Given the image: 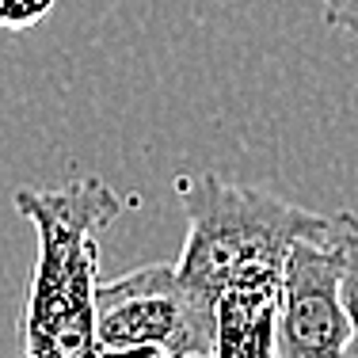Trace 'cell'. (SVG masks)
Segmentation results:
<instances>
[{
    "label": "cell",
    "mask_w": 358,
    "mask_h": 358,
    "mask_svg": "<svg viewBox=\"0 0 358 358\" xmlns=\"http://www.w3.org/2000/svg\"><path fill=\"white\" fill-rule=\"evenodd\" d=\"M15 214L38 233V259L23 309V355L96 358L99 233L126 210V199L96 176L65 187H20Z\"/></svg>",
    "instance_id": "1"
},
{
    "label": "cell",
    "mask_w": 358,
    "mask_h": 358,
    "mask_svg": "<svg viewBox=\"0 0 358 358\" xmlns=\"http://www.w3.org/2000/svg\"><path fill=\"white\" fill-rule=\"evenodd\" d=\"M179 202L187 241L176 267L210 297H221L248 275H282L297 241H324L331 229V217L210 172L179 179Z\"/></svg>",
    "instance_id": "2"
},
{
    "label": "cell",
    "mask_w": 358,
    "mask_h": 358,
    "mask_svg": "<svg viewBox=\"0 0 358 358\" xmlns=\"http://www.w3.org/2000/svg\"><path fill=\"white\" fill-rule=\"evenodd\" d=\"M99 347L160 343L176 358H210L217 339V297L187 282L176 263H149L96 286Z\"/></svg>",
    "instance_id": "3"
},
{
    "label": "cell",
    "mask_w": 358,
    "mask_h": 358,
    "mask_svg": "<svg viewBox=\"0 0 358 358\" xmlns=\"http://www.w3.org/2000/svg\"><path fill=\"white\" fill-rule=\"evenodd\" d=\"M278 358H351V320L339 297V255L324 241H297L282 263Z\"/></svg>",
    "instance_id": "4"
},
{
    "label": "cell",
    "mask_w": 358,
    "mask_h": 358,
    "mask_svg": "<svg viewBox=\"0 0 358 358\" xmlns=\"http://www.w3.org/2000/svg\"><path fill=\"white\" fill-rule=\"evenodd\" d=\"M282 275H248L217 297V339L210 358H278Z\"/></svg>",
    "instance_id": "5"
},
{
    "label": "cell",
    "mask_w": 358,
    "mask_h": 358,
    "mask_svg": "<svg viewBox=\"0 0 358 358\" xmlns=\"http://www.w3.org/2000/svg\"><path fill=\"white\" fill-rule=\"evenodd\" d=\"M328 244L339 255V297L351 320V358H358V214L339 210L331 217Z\"/></svg>",
    "instance_id": "6"
},
{
    "label": "cell",
    "mask_w": 358,
    "mask_h": 358,
    "mask_svg": "<svg viewBox=\"0 0 358 358\" xmlns=\"http://www.w3.org/2000/svg\"><path fill=\"white\" fill-rule=\"evenodd\" d=\"M57 0H0V27L8 31H23V27H35L50 15Z\"/></svg>",
    "instance_id": "7"
},
{
    "label": "cell",
    "mask_w": 358,
    "mask_h": 358,
    "mask_svg": "<svg viewBox=\"0 0 358 358\" xmlns=\"http://www.w3.org/2000/svg\"><path fill=\"white\" fill-rule=\"evenodd\" d=\"M320 4H324V20L331 27H339L351 38H358V0H320Z\"/></svg>",
    "instance_id": "8"
},
{
    "label": "cell",
    "mask_w": 358,
    "mask_h": 358,
    "mask_svg": "<svg viewBox=\"0 0 358 358\" xmlns=\"http://www.w3.org/2000/svg\"><path fill=\"white\" fill-rule=\"evenodd\" d=\"M96 358H176L160 343H130V347H99Z\"/></svg>",
    "instance_id": "9"
},
{
    "label": "cell",
    "mask_w": 358,
    "mask_h": 358,
    "mask_svg": "<svg viewBox=\"0 0 358 358\" xmlns=\"http://www.w3.org/2000/svg\"><path fill=\"white\" fill-rule=\"evenodd\" d=\"M23 358H54V355H23Z\"/></svg>",
    "instance_id": "10"
}]
</instances>
